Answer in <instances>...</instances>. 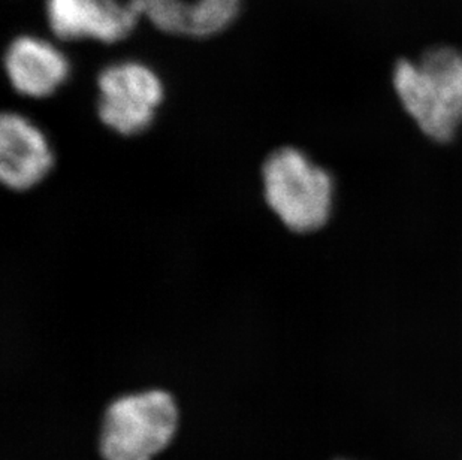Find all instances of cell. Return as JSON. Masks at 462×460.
Wrapping results in <instances>:
<instances>
[{
  "label": "cell",
  "instance_id": "3957f363",
  "mask_svg": "<svg viewBox=\"0 0 462 460\" xmlns=\"http://www.w3.org/2000/svg\"><path fill=\"white\" fill-rule=\"evenodd\" d=\"M179 428V407L162 389L135 391L109 402L99 428L104 460H152L172 441Z\"/></svg>",
  "mask_w": 462,
  "mask_h": 460
},
{
  "label": "cell",
  "instance_id": "7a4b0ae2",
  "mask_svg": "<svg viewBox=\"0 0 462 460\" xmlns=\"http://www.w3.org/2000/svg\"><path fill=\"white\" fill-rule=\"evenodd\" d=\"M262 184L266 205L292 232L310 234L331 217L332 177L298 148L271 152L262 166Z\"/></svg>",
  "mask_w": 462,
  "mask_h": 460
},
{
  "label": "cell",
  "instance_id": "277c9868",
  "mask_svg": "<svg viewBox=\"0 0 462 460\" xmlns=\"http://www.w3.org/2000/svg\"><path fill=\"white\" fill-rule=\"evenodd\" d=\"M97 88V115L118 135L143 133L163 100L161 78L140 61L106 66L99 74Z\"/></svg>",
  "mask_w": 462,
  "mask_h": 460
},
{
  "label": "cell",
  "instance_id": "5b68a950",
  "mask_svg": "<svg viewBox=\"0 0 462 460\" xmlns=\"http://www.w3.org/2000/svg\"><path fill=\"white\" fill-rule=\"evenodd\" d=\"M140 17L131 0H47L50 27L60 40L113 44L131 35Z\"/></svg>",
  "mask_w": 462,
  "mask_h": 460
},
{
  "label": "cell",
  "instance_id": "8992f818",
  "mask_svg": "<svg viewBox=\"0 0 462 460\" xmlns=\"http://www.w3.org/2000/svg\"><path fill=\"white\" fill-rule=\"evenodd\" d=\"M51 147L40 127L22 114L5 113L0 120V179L14 191L29 190L49 175Z\"/></svg>",
  "mask_w": 462,
  "mask_h": 460
},
{
  "label": "cell",
  "instance_id": "6da1fadb",
  "mask_svg": "<svg viewBox=\"0 0 462 460\" xmlns=\"http://www.w3.org/2000/svg\"><path fill=\"white\" fill-rule=\"evenodd\" d=\"M393 87L428 138L436 143L454 139L462 124V52L436 47L419 61H398Z\"/></svg>",
  "mask_w": 462,
  "mask_h": 460
},
{
  "label": "cell",
  "instance_id": "52a82bcc",
  "mask_svg": "<svg viewBox=\"0 0 462 460\" xmlns=\"http://www.w3.org/2000/svg\"><path fill=\"white\" fill-rule=\"evenodd\" d=\"M5 70L15 92L42 99L63 86L70 66L65 54L49 41L20 36L6 50Z\"/></svg>",
  "mask_w": 462,
  "mask_h": 460
},
{
  "label": "cell",
  "instance_id": "ba28073f",
  "mask_svg": "<svg viewBox=\"0 0 462 460\" xmlns=\"http://www.w3.org/2000/svg\"><path fill=\"white\" fill-rule=\"evenodd\" d=\"M141 15L171 35L207 38L225 31L241 0H131Z\"/></svg>",
  "mask_w": 462,
  "mask_h": 460
}]
</instances>
